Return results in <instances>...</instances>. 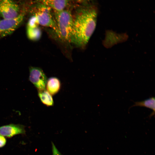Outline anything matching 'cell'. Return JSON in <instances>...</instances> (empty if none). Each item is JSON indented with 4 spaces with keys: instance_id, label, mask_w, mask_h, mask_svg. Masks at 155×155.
Listing matches in <instances>:
<instances>
[{
    "instance_id": "cell-1",
    "label": "cell",
    "mask_w": 155,
    "mask_h": 155,
    "mask_svg": "<svg viewBox=\"0 0 155 155\" xmlns=\"http://www.w3.org/2000/svg\"><path fill=\"white\" fill-rule=\"evenodd\" d=\"M97 16L95 8L80 10L73 18L71 42L79 46H85L95 29Z\"/></svg>"
},
{
    "instance_id": "cell-2",
    "label": "cell",
    "mask_w": 155,
    "mask_h": 155,
    "mask_svg": "<svg viewBox=\"0 0 155 155\" xmlns=\"http://www.w3.org/2000/svg\"><path fill=\"white\" fill-rule=\"evenodd\" d=\"M54 13L59 37L66 41L71 42L73 21L71 12L65 9Z\"/></svg>"
},
{
    "instance_id": "cell-3",
    "label": "cell",
    "mask_w": 155,
    "mask_h": 155,
    "mask_svg": "<svg viewBox=\"0 0 155 155\" xmlns=\"http://www.w3.org/2000/svg\"><path fill=\"white\" fill-rule=\"evenodd\" d=\"M33 15L39 25L53 29L59 37L54 16L52 9L49 7L37 3L33 8Z\"/></svg>"
},
{
    "instance_id": "cell-4",
    "label": "cell",
    "mask_w": 155,
    "mask_h": 155,
    "mask_svg": "<svg viewBox=\"0 0 155 155\" xmlns=\"http://www.w3.org/2000/svg\"><path fill=\"white\" fill-rule=\"evenodd\" d=\"M24 10L15 18L0 19V36L3 37L10 34L17 28L24 18Z\"/></svg>"
},
{
    "instance_id": "cell-5",
    "label": "cell",
    "mask_w": 155,
    "mask_h": 155,
    "mask_svg": "<svg viewBox=\"0 0 155 155\" xmlns=\"http://www.w3.org/2000/svg\"><path fill=\"white\" fill-rule=\"evenodd\" d=\"M20 13L18 5L13 0H0V16L3 19L15 18Z\"/></svg>"
},
{
    "instance_id": "cell-6",
    "label": "cell",
    "mask_w": 155,
    "mask_h": 155,
    "mask_svg": "<svg viewBox=\"0 0 155 155\" xmlns=\"http://www.w3.org/2000/svg\"><path fill=\"white\" fill-rule=\"evenodd\" d=\"M29 72V80L38 91L45 89L47 79L43 70L39 67H31L30 68Z\"/></svg>"
},
{
    "instance_id": "cell-7",
    "label": "cell",
    "mask_w": 155,
    "mask_h": 155,
    "mask_svg": "<svg viewBox=\"0 0 155 155\" xmlns=\"http://www.w3.org/2000/svg\"><path fill=\"white\" fill-rule=\"evenodd\" d=\"M35 16L33 15L29 19L27 25V34L31 40H36L41 36V32Z\"/></svg>"
},
{
    "instance_id": "cell-8",
    "label": "cell",
    "mask_w": 155,
    "mask_h": 155,
    "mask_svg": "<svg viewBox=\"0 0 155 155\" xmlns=\"http://www.w3.org/2000/svg\"><path fill=\"white\" fill-rule=\"evenodd\" d=\"M25 132L24 126L22 125L12 124L0 127V135L8 137Z\"/></svg>"
},
{
    "instance_id": "cell-9",
    "label": "cell",
    "mask_w": 155,
    "mask_h": 155,
    "mask_svg": "<svg viewBox=\"0 0 155 155\" xmlns=\"http://www.w3.org/2000/svg\"><path fill=\"white\" fill-rule=\"evenodd\" d=\"M37 3L48 7L54 12L65 9L70 0H36Z\"/></svg>"
},
{
    "instance_id": "cell-10",
    "label": "cell",
    "mask_w": 155,
    "mask_h": 155,
    "mask_svg": "<svg viewBox=\"0 0 155 155\" xmlns=\"http://www.w3.org/2000/svg\"><path fill=\"white\" fill-rule=\"evenodd\" d=\"M46 86L47 90L51 95H54L57 93L60 89L61 82L57 78L51 77L47 79Z\"/></svg>"
},
{
    "instance_id": "cell-11",
    "label": "cell",
    "mask_w": 155,
    "mask_h": 155,
    "mask_svg": "<svg viewBox=\"0 0 155 155\" xmlns=\"http://www.w3.org/2000/svg\"><path fill=\"white\" fill-rule=\"evenodd\" d=\"M155 97H152L142 101L135 102L134 104L130 108L135 106H139L151 109L153 112L149 116V117H151L155 114Z\"/></svg>"
},
{
    "instance_id": "cell-12",
    "label": "cell",
    "mask_w": 155,
    "mask_h": 155,
    "mask_svg": "<svg viewBox=\"0 0 155 155\" xmlns=\"http://www.w3.org/2000/svg\"><path fill=\"white\" fill-rule=\"evenodd\" d=\"M38 95L41 102L47 106H52L54 101L51 95L45 89L38 91Z\"/></svg>"
},
{
    "instance_id": "cell-13",
    "label": "cell",
    "mask_w": 155,
    "mask_h": 155,
    "mask_svg": "<svg viewBox=\"0 0 155 155\" xmlns=\"http://www.w3.org/2000/svg\"><path fill=\"white\" fill-rule=\"evenodd\" d=\"M6 140L4 136L0 135V148L4 146L6 144Z\"/></svg>"
},
{
    "instance_id": "cell-14",
    "label": "cell",
    "mask_w": 155,
    "mask_h": 155,
    "mask_svg": "<svg viewBox=\"0 0 155 155\" xmlns=\"http://www.w3.org/2000/svg\"><path fill=\"white\" fill-rule=\"evenodd\" d=\"M53 155H62L57 148L54 144L52 143Z\"/></svg>"
},
{
    "instance_id": "cell-15",
    "label": "cell",
    "mask_w": 155,
    "mask_h": 155,
    "mask_svg": "<svg viewBox=\"0 0 155 155\" xmlns=\"http://www.w3.org/2000/svg\"><path fill=\"white\" fill-rule=\"evenodd\" d=\"M79 2H86L89 1L91 0H75Z\"/></svg>"
}]
</instances>
